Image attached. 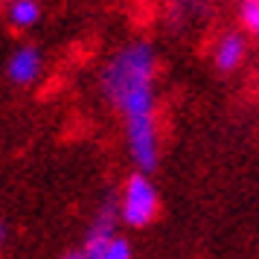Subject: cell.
Masks as SVG:
<instances>
[{
	"instance_id": "obj_1",
	"label": "cell",
	"mask_w": 259,
	"mask_h": 259,
	"mask_svg": "<svg viewBox=\"0 0 259 259\" xmlns=\"http://www.w3.org/2000/svg\"><path fill=\"white\" fill-rule=\"evenodd\" d=\"M157 53L149 41L119 47L99 73V91L122 119L125 146L134 166L152 175L160 163L157 131Z\"/></svg>"
},
{
	"instance_id": "obj_2",
	"label": "cell",
	"mask_w": 259,
	"mask_h": 259,
	"mask_svg": "<svg viewBox=\"0 0 259 259\" xmlns=\"http://www.w3.org/2000/svg\"><path fill=\"white\" fill-rule=\"evenodd\" d=\"M117 204H119V219L128 224V227H149L157 219L160 195H157V187L152 184V178L137 169L125 181Z\"/></svg>"
},
{
	"instance_id": "obj_3",
	"label": "cell",
	"mask_w": 259,
	"mask_h": 259,
	"mask_svg": "<svg viewBox=\"0 0 259 259\" xmlns=\"http://www.w3.org/2000/svg\"><path fill=\"white\" fill-rule=\"evenodd\" d=\"M41 73H44V56L35 44H21L18 50H12V56L6 61V76L12 84L29 88L41 79Z\"/></svg>"
},
{
	"instance_id": "obj_4",
	"label": "cell",
	"mask_w": 259,
	"mask_h": 259,
	"mask_svg": "<svg viewBox=\"0 0 259 259\" xmlns=\"http://www.w3.org/2000/svg\"><path fill=\"white\" fill-rule=\"evenodd\" d=\"M122 222L119 219V204L114 198H105V204L99 207V212H96V219H94V224L88 227V236H84V242H82V247H84V253L94 259L102 247L117 236V224Z\"/></svg>"
},
{
	"instance_id": "obj_5",
	"label": "cell",
	"mask_w": 259,
	"mask_h": 259,
	"mask_svg": "<svg viewBox=\"0 0 259 259\" xmlns=\"http://www.w3.org/2000/svg\"><path fill=\"white\" fill-rule=\"evenodd\" d=\"M247 56V38L239 29H227L215 38L212 44V64L222 73H233L242 67V61Z\"/></svg>"
},
{
	"instance_id": "obj_6",
	"label": "cell",
	"mask_w": 259,
	"mask_h": 259,
	"mask_svg": "<svg viewBox=\"0 0 259 259\" xmlns=\"http://www.w3.org/2000/svg\"><path fill=\"white\" fill-rule=\"evenodd\" d=\"M41 0H6L3 15L15 29H32L41 21Z\"/></svg>"
},
{
	"instance_id": "obj_7",
	"label": "cell",
	"mask_w": 259,
	"mask_h": 259,
	"mask_svg": "<svg viewBox=\"0 0 259 259\" xmlns=\"http://www.w3.org/2000/svg\"><path fill=\"white\" fill-rule=\"evenodd\" d=\"M239 18L245 32H250L253 38H259V0H239Z\"/></svg>"
},
{
	"instance_id": "obj_8",
	"label": "cell",
	"mask_w": 259,
	"mask_h": 259,
	"mask_svg": "<svg viewBox=\"0 0 259 259\" xmlns=\"http://www.w3.org/2000/svg\"><path fill=\"white\" fill-rule=\"evenodd\" d=\"M94 259H131V242L125 239V236L117 233Z\"/></svg>"
},
{
	"instance_id": "obj_9",
	"label": "cell",
	"mask_w": 259,
	"mask_h": 259,
	"mask_svg": "<svg viewBox=\"0 0 259 259\" xmlns=\"http://www.w3.org/2000/svg\"><path fill=\"white\" fill-rule=\"evenodd\" d=\"M61 259H91V256L84 253V247H79V250H67V253H64Z\"/></svg>"
},
{
	"instance_id": "obj_10",
	"label": "cell",
	"mask_w": 259,
	"mask_h": 259,
	"mask_svg": "<svg viewBox=\"0 0 259 259\" xmlns=\"http://www.w3.org/2000/svg\"><path fill=\"white\" fill-rule=\"evenodd\" d=\"M6 239H9V227H6L3 219H0V250H3V245H6Z\"/></svg>"
}]
</instances>
